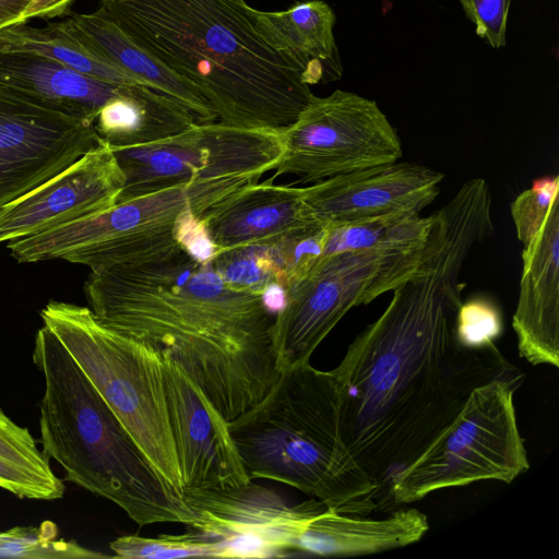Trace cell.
I'll return each mask as SVG.
<instances>
[{
	"label": "cell",
	"instance_id": "1",
	"mask_svg": "<svg viewBox=\"0 0 559 559\" xmlns=\"http://www.w3.org/2000/svg\"><path fill=\"white\" fill-rule=\"evenodd\" d=\"M431 216L418 269L392 290L382 314L330 370L343 440L386 492L392 480L457 417L476 388L523 376L496 344L467 349L454 335L465 287L460 273L472 249L492 235L489 209L469 197L454 195Z\"/></svg>",
	"mask_w": 559,
	"mask_h": 559
},
{
	"label": "cell",
	"instance_id": "2",
	"mask_svg": "<svg viewBox=\"0 0 559 559\" xmlns=\"http://www.w3.org/2000/svg\"><path fill=\"white\" fill-rule=\"evenodd\" d=\"M100 323L175 360L228 421L258 405L281 376L275 316L261 294L228 287L179 246L91 270L84 284Z\"/></svg>",
	"mask_w": 559,
	"mask_h": 559
},
{
	"label": "cell",
	"instance_id": "3",
	"mask_svg": "<svg viewBox=\"0 0 559 559\" xmlns=\"http://www.w3.org/2000/svg\"><path fill=\"white\" fill-rule=\"evenodd\" d=\"M98 8L194 85L224 124L283 132L313 97L301 66L263 35L245 0H99Z\"/></svg>",
	"mask_w": 559,
	"mask_h": 559
},
{
	"label": "cell",
	"instance_id": "4",
	"mask_svg": "<svg viewBox=\"0 0 559 559\" xmlns=\"http://www.w3.org/2000/svg\"><path fill=\"white\" fill-rule=\"evenodd\" d=\"M33 361L45 381L39 416L43 452L61 465L66 479L110 500L140 526L192 521L182 492L157 472L45 325L36 333Z\"/></svg>",
	"mask_w": 559,
	"mask_h": 559
},
{
	"label": "cell",
	"instance_id": "5",
	"mask_svg": "<svg viewBox=\"0 0 559 559\" xmlns=\"http://www.w3.org/2000/svg\"><path fill=\"white\" fill-rule=\"evenodd\" d=\"M229 429L250 480L286 484L343 514L367 515L379 507L380 485L343 440L330 371L308 364L281 372Z\"/></svg>",
	"mask_w": 559,
	"mask_h": 559
},
{
	"label": "cell",
	"instance_id": "6",
	"mask_svg": "<svg viewBox=\"0 0 559 559\" xmlns=\"http://www.w3.org/2000/svg\"><path fill=\"white\" fill-rule=\"evenodd\" d=\"M40 317L157 472L181 491L159 353L104 325L88 307L51 300Z\"/></svg>",
	"mask_w": 559,
	"mask_h": 559
},
{
	"label": "cell",
	"instance_id": "7",
	"mask_svg": "<svg viewBox=\"0 0 559 559\" xmlns=\"http://www.w3.org/2000/svg\"><path fill=\"white\" fill-rule=\"evenodd\" d=\"M523 376L476 388L457 417L391 483L386 498L412 503L480 480L510 484L530 463L520 435L514 392Z\"/></svg>",
	"mask_w": 559,
	"mask_h": 559
},
{
	"label": "cell",
	"instance_id": "8",
	"mask_svg": "<svg viewBox=\"0 0 559 559\" xmlns=\"http://www.w3.org/2000/svg\"><path fill=\"white\" fill-rule=\"evenodd\" d=\"M111 150L124 175L117 202L122 203L181 185L229 195L277 167L284 139L280 131L214 121L147 144Z\"/></svg>",
	"mask_w": 559,
	"mask_h": 559
},
{
	"label": "cell",
	"instance_id": "9",
	"mask_svg": "<svg viewBox=\"0 0 559 559\" xmlns=\"http://www.w3.org/2000/svg\"><path fill=\"white\" fill-rule=\"evenodd\" d=\"M226 197L211 188L176 186L11 240L7 247L20 263L66 260L96 270L138 262L178 246L174 226L183 209L191 206L202 217Z\"/></svg>",
	"mask_w": 559,
	"mask_h": 559
},
{
	"label": "cell",
	"instance_id": "10",
	"mask_svg": "<svg viewBox=\"0 0 559 559\" xmlns=\"http://www.w3.org/2000/svg\"><path fill=\"white\" fill-rule=\"evenodd\" d=\"M426 243L411 250H362L322 258L287 289L275 316L273 341L281 372L310 364V357L354 307L392 292L418 269Z\"/></svg>",
	"mask_w": 559,
	"mask_h": 559
},
{
	"label": "cell",
	"instance_id": "11",
	"mask_svg": "<svg viewBox=\"0 0 559 559\" xmlns=\"http://www.w3.org/2000/svg\"><path fill=\"white\" fill-rule=\"evenodd\" d=\"M283 139L272 179L289 174L316 183L403 156L401 139L378 104L342 90L313 95Z\"/></svg>",
	"mask_w": 559,
	"mask_h": 559
},
{
	"label": "cell",
	"instance_id": "12",
	"mask_svg": "<svg viewBox=\"0 0 559 559\" xmlns=\"http://www.w3.org/2000/svg\"><path fill=\"white\" fill-rule=\"evenodd\" d=\"M193 513L186 525L221 547V558H278L296 551L308 522L326 508L316 498L289 503L278 492L245 485L182 492Z\"/></svg>",
	"mask_w": 559,
	"mask_h": 559
},
{
	"label": "cell",
	"instance_id": "13",
	"mask_svg": "<svg viewBox=\"0 0 559 559\" xmlns=\"http://www.w3.org/2000/svg\"><path fill=\"white\" fill-rule=\"evenodd\" d=\"M100 142L95 122L0 88V209L61 173Z\"/></svg>",
	"mask_w": 559,
	"mask_h": 559
},
{
	"label": "cell",
	"instance_id": "14",
	"mask_svg": "<svg viewBox=\"0 0 559 559\" xmlns=\"http://www.w3.org/2000/svg\"><path fill=\"white\" fill-rule=\"evenodd\" d=\"M160 357L181 491L247 484L250 479L229 421L175 360L167 355Z\"/></svg>",
	"mask_w": 559,
	"mask_h": 559
},
{
	"label": "cell",
	"instance_id": "15",
	"mask_svg": "<svg viewBox=\"0 0 559 559\" xmlns=\"http://www.w3.org/2000/svg\"><path fill=\"white\" fill-rule=\"evenodd\" d=\"M123 171L102 142L39 187L0 209V242L21 239L115 206Z\"/></svg>",
	"mask_w": 559,
	"mask_h": 559
},
{
	"label": "cell",
	"instance_id": "16",
	"mask_svg": "<svg viewBox=\"0 0 559 559\" xmlns=\"http://www.w3.org/2000/svg\"><path fill=\"white\" fill-rule=\"evenodd\" d=\"M444 175L413 162H394L338 175L304 188L323 225L336 226L395 212L420 213L440 193Z\"/></svg>",
	"mask_w": 559,
	"mask_h": 559
},
{
	"label": "cell",
	"instance_id": "17",
	"mask_svg": "<svg viewBox=\"0 0 559 559\" xmlns=\"http://www.w3.org/2000/svg\"><path fill=\"white\" fill-rule=\"evenodd\" d=\"M512 326L521 357L535 366L559 367V198L522 251Z\"/></svg>",
	"mask_w": 559,
	"mask_h": 559
},
{
	"label": "cell",
	"instance_id": "18",
	"mask_svg": "<svg viewBox=\"0 0 559 559\" xmlns=\"http://www.w3.org/2000/svg\"><path fill=\"white\" fill-rule=\"evenodd\" d=\"M219 248L274 245L321 224L304 199V188L254 182L233 192L201 217Z\"/></svg>",
	"mask_w": 559,
	"mask_h": 559
},
{
	"label": "cell",
	"instance_id": "19",
	"mask_svg": "<svg viewBox=\"0 0 559 559\" xmlns=\"http://www.w3.org/2000/svg\"><path fill=\"white\" fill-rule=\"evenodd\" d=\"M129 87L93 79L45 56L0 51V88L75 118L95 122L100 108Z\"/></svg>",
	"mask_w": 559,
	"mask_h": 559
},
{
	"label": "cell",
	"instance_id": "20",
	"mask_svg": "<svg viewBox=\"0 0 559 559\" xmlns=\"http://www.w3.org/2000/svg\"><path fill=\"white\" fill-rule=\"evenodd\" d=\"M57 23L110 64L185 106L198 123L217 121L214 110L194 85L135 45L100 8L71 14Z\"/></svg>",
	"mask_w": 559,
	"mask_h": 559
},
{
	"label": "cell",
	"instance_id": "21",
	"mask_svg": "<svg viewBox=\"0 0 559 559\" xmlns=\"http://www.w3.org/2000/svg\"><path fill=\"white\" fill-rule=\"evenodd\" d=\"M428 530L427 516L414 508L397 510L384 519L324 508L308 522L295 550L325 557L378 554L415 544Z\"/></svg>",
	"mask_w": 559,
	"mask_h": 559
},
{
	"label": "cell",
	"instance_id": "22",
	"mask_svg": "<svg viewBox=\"0 0 559 559\" xmlns=\"http://www.w3.org/2000/svg\"><path fill=\"white\" fill-rule=\"evenodd\" d=\"M253 14L263 35L301 66L308 85L341 78L342 66L333 32L335 14L328 3L300 1L284 11L253 8Z\"/></svg>",
	"mask_w": 559,
	"mask_h": 559
},
{
	"label": "cell",
	"instance_id": "23",
	"mask_svg": "<svg viewBox=\"0 0 559 559\" xmlns=\"http://www.w3.org/2000/svg\"><path fill=\"white\" fill-rule=\"evenodd\" d=\"M198 123L175 99L146 86H130L99 110L95 128L110 147H129L180 133Z\"/></svg>",
	"mask_w": 559,
	"mask_h": 559
},
{
	"label": "cell",
	"instance_id": "24",
	"mask_svg": "<svg viewBox=\"0 0 559 559\" xmlns=\"http://www.w3.org/2000/svg\"><path fill=\"white\" fill-rule=\"evenodd\" d=\"M0 51L45 56L82 74L115 85L146 86L133 75L110 64L85 47L63 31L57 22L41 27L21 22L1 28Z\"/></svg>",
	"mask_w": 559,
	"mask_h": 559
},
{
	"label": "cell",
	"instance_id": "25",
	"mask_svg": "<svg viewBox=\"0 0 559 559\" xmlns=\"http://www.w3.org/2000/svg\"><path fill=\"white\" fill-rule=\"evenodd\" d=\"M0 488L35 500L60 499L66 489L28 429L15 424L1 408Z\"/></svg>",
	"mask_w": 559,
	"mask_h": 559
},
{
	"label": "cell",
	"instance_id": "26",
	"mask_svg": "<svg viewBox=\"0 0 559 559\" xmlns=\"http://www.w3.org/2000/svg\"><path fill=\"white\" fill-rule=\"evenodd\" d=\"M431 214L395 212L336 226H328L323 258L362 250H411L427 242Z\"/></svg>",
	"mask_w": 559,
	"mask_h": 559
},
{
	"label": "cell",
	"instance_id": "27",
	"mask_svg": "<svg viewBox=\"0 0 559 559\" xmlns=\"http://www.w3.org/2000/svg\"><path fill=\"white\" fill-rule=\"evenodd\" d=\"M224 283L236 290L261 294L280 278L272 245H246L221 250L210 262Z\"/></svg>",
	"mask_w": 559,
	"mask_h": 559
},
{
	"label": "cell",
	"instance_id": "28",
	"mask_svg": "<svg viewBox=\"0 0 559 559\" xmlns=\"http://www.w3.org/2000/svg\"><path fill=\"white\" fill-rule=\"evenodd\" d=\"M57 526L50 521L38 527H14L0 532L1 558H107L75 542L57 539Z\"/></svg>",
	"mask_w": 559,
	"mask_h": 559
},
{
	"label": "cell",
	"instance_id": "29",
	"mask_svg": "<svg viewBox=\"0 0 559 559\" xmlns=\"http://www.w3.org/2000/svg\"><path fill=\"white\" fill-rule=\"evenodd\" d=\"M114 557L124 559H179L189 557L221 558V547L188 531L182 535H159L156 538L127 535L110 543Z\"/></svg>",
	"mask_w": 559,
	"mask_h": 559
},
{
	"label": "cell",
	"instance_id": "30",
	"mask_svg": "<svg viewBox=\"0 0 559 559\" xmlns=\"http://www.w3.org/2000/svg\"><path fill=\"white\" fill-rule=\"evenodd\" d=\"M328 226L301 231L272 245L280 278L286 290L306 277L322 260Z\"/></svg>",
	"mask_w": 559,
	"mask_h": 559
},
{
	"label": "cell",
	"instance_id": "31",
	"mask_svg": "<svg viewBox=\"0 0 559 559\" xmlns=\"http://www.w3.org/2000/svg\"><path fill=\"white\" fill-rule=\"evenodd\" d=\"M503 332L499 307L485 297L462 302L454 320L456 342L467 349H481L495 345Z\"/></svg>",
	"mask_w": 559,
	"mask_h": 559
},
{
	"label": "cell",
	"instance_id": "32",
	"mask_svg": "<svg viewBox=\"0 0 559 559\" xmlns=\"http://www.w3.org/2000/svg\"><path fill=\"white\" fill-rule=\"evenodd\" d=\"M559 198L558 176L534 180L511 203L510 212L518 239L526 246L537 234L554 201Z\"/></svg>",
	"mask_w": 559,
	"mask_h": 559
},
{
	"label": "cell",
	"instance_id": "33",
	"mask_svg": "<svg viewBox=\"0 0 559 559\" xmlns=\"http://www.w3.org/2000/svg\"><path fill=\"white\" fill-rule=\"evenodd\" d=\"M476 34L492 48L506 46L511 0H459Z\"/></svg>",
	"mask_w": 559,
	"mask_h": 559
},
{
	"label": "cell",
	"instance_id": "34",
	"mask_svg": "<svg viewBox=\"0 0 559 559\" xmlns=\"http://www.w3.org/2000/svg\"><path fill=\"white\" fill-rule=\"evenodd\" d=\"M174 238L177 245L199 263H210L221 251L204 221L193 212L191 206L183 209L176 218Z\"/></svg>",
	"mask_w": 559,
	"mask_h": 559
},
{
	"label": "cell",
	"instance_id": "35",
	"mask_svg": "<svg viewBox=\"0 0 559 559\" xmlns=\"http://www.w3.org/2000/svg\"><path fill=\"white\" fill-rule=\"evenodd\" d=\"M73 0H34L26 12L25 21L32 19H51L70 13Z\"/></svg>",
	"mask_w": 559,
	"mask_h": 559
},
{
	"label": "cell",
	"instance_id": "36",
	"mask_svg": "<svg viewBox=\"0 0 559 559\" xmlns=\"http://www.w3.org/2000/svg\"><path fill=\"white\" fill-rule=\"evenodd\" d=\"M34 0H0V29L26 22L25 15Z\"/></svg>",
	"mask_w": 559,
	"mask_h": 559
},
{
	"label": "cell",
	"instance_id": "37",
	"mask_svg": "<svg viewBox=\"0 0 559 559\" xmlns=\"http://www.w3.org/2000/svg\"><path fill=\"white\" fill-rule=\"evenodd\" d=\"M261 300L264 308L270 313L276 316L287 304V290L282 284L271 282L262 290Z\"/></svg>",
	"mask_w": 559,
	"mask_h": 559
}]
</instances>
